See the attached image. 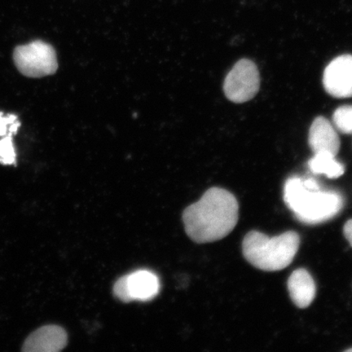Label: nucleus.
Here are the masks:
<instances>
[{
	"mask_svg": "<svg viewBox=\"0 0 352 352\" xmlns=\"http://www.w3.org/2000/svg\"><path fill=\"white\" fill-rule=\"evenodd\" d=\"M182 218L187 235L196 243L217 241L230 234L239 222V202L226 189L211 188L184 210Z\"/></svg>",
	"mask_w": 352,
	"mask_h": 352,
	"instance_id": "1",
	"label": "nucleus"
},
{
	"mask_svg": "<svg viewBox=\"0 0 352 352\" xmlns=\"http://www.w3.org/2000/svg\"><path fill=\"white\" fill-rule=\"evenodd\" d=\"M284 200L299 221L311 226L333 219L344 206V199L340 192L307 187L298 177L286 182Z\"/></svg>",
	"mask_w": 352,
	"mask_h": 352,
	"instance_id": "2",
	"label": "nucleus"
},
{
	"mask_svg": "<svg viewBox=\"0 0 352 352\" xmlns=\"http://www.w3.org/2000/svg\"><path fill=\"white\" fill-rule=\"evenodd\" d=\"M300 239L297 232H285L270 237L264 233L252 231L242 243L244 257L258 270L276 272L287 267L298 252Z\"/></svg>",
	"mask_w": 352,
	"mask_h": 352,
	"instance_id": "3",
	"label": "nucleus"
},
{
	"mask_svg": "<svg viewBox=\"0 0 352 352\" xmlns=\"http://www.w3.org/2000/svg\"><path fill=\"white\" fill-rule=\"evenodd\" d=\"M13 60L19 72L28 78L52 76L58 69L54 47L41 41L17 46L13 52Z\"/></svg>",
	"mask_w": 352,
	"mask_h": 352,
	"instance_id": "4",
	"label": "nucleus"
},
{
	"mask_svg": "<svg viewBox=\"0 0 352 352\" xmlns=\"http://www.w3.org/2000/svg\"><path fill=\"white\" fill-rule=\"evenodd\" d=\"M261 87L257 65L252 60L242 59L228 74L223 83L226 98L232 102L245 103L257 95Z\"/></svg>",
	"mask_w": 352,
	"mask_h": 352,
	"instance_id": "5",
	"label": "nucleus"
},
{
	"mask_svg": "<svg viewBox=\"0 0 352 352\" xmlns=\"http://www.w3.org/2000/svg\"><path fill=\"white\" fill-rule=\"evenodd\" d=\"M323 85L333 98H352L351 55L338 56L328 65L324 72Z\"/></svg>",
	"mask_w": 352,
	"mask_h": 352,
	"instance_id": "6",
	"label": "nucleus"
},
{
	"mask_svg": "<svg viewBox=\"0 0 352 352\" xmlns=\"http://www.w3.org/2000/svg\"><path fill=\"white\" fill-rule=\"evenodd\" d=\"M65 330L58 325L39 328L26 338L22 351L25 352H57L67 345Z\"/></svg>",
	"mask_w": 352,
	"mask_h": 352,
	"instance_id": "7",
	"label": "nucleus"
},
{
	"mask_svg": "<svg viewBox=\"0 0 352 352\" xmlns=\"http://www.w3.org/2000/svg\"><path fill=\"white\" fill-rule=\"evenodd\" d=\"M308 143L314 153L328 152L337 156L340 149V139L336 127L324 117H318L312 122Z\"/></svg>",
	"mask_w": 352,
	"mask_h": 352,
	"instance_id": "8",
	"label": "nucleus"
},
{
	"mask_svg": "<svg viewBox=\"0 0 352 352\" xmlns=\"http://www.w3.org/2000/svg\"><path fill=\"white\" fill-rule=\"evenodd\" d=\"M126 280L131 301H149L160 292V279L151 271L131 272L126 275Z\"/></svg>",
	"mask_w": 352,
	"mask_h": 352,
	"instance_id": "9",
	"label": "nucleus"
},
{
	"mask_svg": "<svg viewBox=\"0 0 352 352\" xmlns=\"http://www.w3.org/2000/svg\"><path fill=\"white\" fill-rule=\"evenodd\" d=\"M289 296L299 308H306L314 302L316 288L314 278L305 268L293 272L288 280Z\"/></svg>",
	"mask_w": 352,
	"mask_h": 352,
	"instance_id": "10",
	"label": "nucleus"
},
{
	"mask_svg": "<svg viewBox=\"0 0 352 352\" xmlns=\"http://www.w3.org/2000/svg\"><path fill=\"white\" fill-rule=\"evenodd\" d=\"M336 157L328 152L314 153V157L308 162V167L312 173L324 175L329 179L340 178L344 174L345 168Z\"/></svg>",
	"mask_w": 352,
	"mask_h": 352,
	"instance_id": "11",
	"label": "nucleus"
},
{
	"mask_svg": "<svg viewBox=\"0 0 352 352\" xmlns=\"http://www.w3.org/2000/svg\"><path fill=\"white\" fill-rule=\"evenodd\" d=\"M334 127L342 134H352V105L338 108L333 116Z\"/></svg>",
	"mask_w": 352,
	"mask_h": 352,
	"instance_id": "12",
	"label": "nucleus"
},
{
	"mask_svg": "<svg viewBox=\"0 0 352 352\" xmlns=\"http://www.w3.org/2000/svg\"><path fill=\"white\" fill-rule=\"evenodd\" d=\"M10 133L1 136L0 140V164L3 165H13L16 164V154L12 142V136Z\"/></svg>",
	"mask_w": 352,
	"mask_h": 352,
	"instance_id": "13",
	"label": "nucleus"
},
{
	"mask_svg": "<svg viewBox=\"0 0 352 352\" xmlns=\"http://www.w3.org/2000/svg\"><path fill=\"white\" fill-rule=\"evenodd\" d=\"M20 125L14 114L4 116L3 112H0V138L10 133L16 134Z\"/></svg>",
	"mask_w": 352,
	"mask_h": 352,
	"instance_id": "14",
	"label": "nucleus"
},
{
	"mask_svg": "<svg viewBox=\"0 0 352 352\" xmlns=\"http://www.w3.org/2000/svg\"><path fill=\"white\" fill-rule=\"evenodd\" d=\"M113 294L114 296L122 302H131L129 287H127L126 275L120 277V278L116 281V284H114Z\"/></svg>",
	"mask_w": 352,
	"mask_h": 352,
	"instance_id": "15",
	"label": "nucleus"
},
{
	"mask_svg": "<svg viewBox=\"0 0 352 352\" xmlns=\"http://www.w3.org/2000/svg\"><path fill=\"white\" fill-rule=\"evenodd\" d=\"M343 233H344L346 240L349 241L352 246V219L349 220L345 223L344 228H343Z\"/></svg>",
	"mask_w": 352,
	"mask_h": 352,
	"instance_id": "16",
	"label": "nucleus"
},
{
	"mask_svg": "<svg viewBox=\"0 0 352 352\" xmlns=\"http://www.w3.org/2000/svg\"><path fill=\"white\" fill-rule=\"evenodd\" d=\"M352 351V349H349V351Z\"/></svg>",
	"mask_w": 352,
	"mask_h": 352,
	"instance_id": "17",
	"label": "nucleus"
}]
</instances>
